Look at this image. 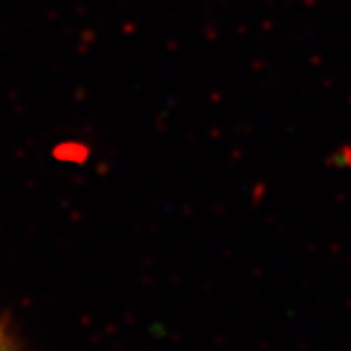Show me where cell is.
Returning <instances> with one entry per match:
<instances>
[{
    "label": "cell",
    "instance_id": "1",
    "mask_svg": "<svg viewBox=\"0 0 351 351\" xmlns=\"http://www.w3.org/2000/svg\"><path fill=\"white\" fill-rule=\"evenodd\" d=\"M0 351H15V347H13V343H11V339H9V335L3 326H0Z\"/></svg>",
    "mask_w": 351,
    "mask_h": 351
}]
</instances>
